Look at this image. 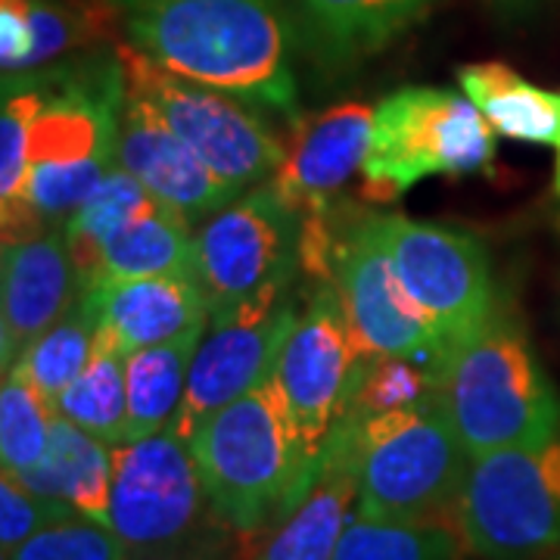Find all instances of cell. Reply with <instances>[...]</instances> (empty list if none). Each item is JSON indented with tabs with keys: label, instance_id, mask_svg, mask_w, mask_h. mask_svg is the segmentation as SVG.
Listing matches in <instances>:
<instances>
[{
	"label": "cell",
	"instance_id": "obj_17",
	"mask_svg": "<svg viewBox=\"0 0 560 560\" xmlns=\"http://www.w3.org/2000/svg\"><path fill=\"white\" fill-rule=\"evenodd\" d=\"M119 165L147 187L153 200L180 212L190 224H202L237 200V194L215 172H209L147 103L128 91L119 119Z\"/></svg>",
	"mask_w": 560,
	"mask_h": 560
},
{
	"label": "cell",
	"instance_id": "obj_13",
	"mask_svg": "<svg viewBox=\"0 0 560 560\" xmlns=\"http://www.w3.org/2000/svg\"><path fill=\"white\" fill-rule=\"evenodd\" d=\"M206 489L190 442L172 430L113 445L109 529L131 558L194 536Z\"/></svg>",
	"mask_w": 560,
	"mask_h": 560
},
{
	"label": "cell",
	"instance_id": "obj_32",
	"mask_svg": "<svg viewBox=\"0 0 560 560\" xmlns=\"http://www.w3.org/2000/svg\"><path fill=\"white\" fill-rule=\"evenodd\" d=\"M66 517H75V511H69L60 501L44 499L13 474L0 477V548H3V558L13 555L22 541L32 539L44 526L66 521Z\"/></svg>",
	"mask_w": 560,
	"mask_h": 560
},
{
	"label": "cell",
	"instance_id": "obj_20",
	"mask_svg": "<svg viewBox=\"0 0 560 560\" xmlns=\"http://www.w3.org/2000/svg\"><path fill=\"white\" fill-rule=\"evenodd\" d=\"M436 0H293L302 40L327 66H352L383 50Z\"/></svg>",
	"mask_w": 560,
	"mask_h": 560
},
{
	"label": "cell",
	"instance_id": "obj_27",
	"mask_svg": "<svg viewBox=\"0 0 560 560\" xmlns=\"http://www.w3.org/2000/svg\"><path fill=\"white\" fill-rule=\"evenodd\" d=\"M94 342H97V315L91 302L79 296V302L54 327H47L38 340L25 346V352L10 371H16L32 386H38L44 396L57 399L88 368V361L94 355Z\"/></svg>",
	"mask_w": 560,
	"mask_h": 560
},
{
	"label": "cell",
	"instance_id": "obj_26",
	"mask_svg": "<svg viewBox=\"0 0 560 560\" xmlns=\"http://www.w3.org/2000/svg\"><path fill=\"white\" fill-rule=\"evenodd\" d=\"M153 202L156 200L147 194V187L131 172H125L119 162L101 180V187L81 202L79 212L62 228L69 249H72L75 271H79L81 290L91 283V275H94V265H97L103 246L113 241L116 234H121L138 215H143Z\"/></svg>",
	"mask_w": 560,
	"mask_h": 560
},
{
	"label": "cell",
	"instance_id": "obj_33",
	"mask_svg": "<svg viewBox=\"0 0 560 560\" xmlns=\"http://www.w3.org/2000/svg\"><path fill=\"white\" fill-rule=\"evenodd\" d=\"M28 16H32L35 47L25 72H38L72 50V44L79 40V25L75 16L57 0H28Z\"/></svg>",
	"mask_w": 560,
	"mask_h": 560
},
{
	"label": "cell",
	"instance_id": "obj_22",
	"mask_svg": "<svg viewBox=\"0 0 560 560\" xmlns=\"http://www.w3.org/2000/svg\"><path fill=\"white\" fill-rule=\"evenodd\" d=\"M458 81L499 138L558 147L560 94L526 81L504 62H470L458 72Z\"/></svg>",
	"mask_w": 560,
	"mask_h": 560
},
{
	"label": "cell",
	"instance_id": "obj_4",
	"mask_svg": "<svg viewBox=\"0 0 560 560\" xmlns=\"http://www.w3.org/2000/svg\"><path fill=\"white\" fill-rule=\"evenodd\" d=\"M436 396L470 460L560 430L558 389L504 302L442 368Z\"/></svg>",
	"mask_w": 560,
	"mask_h": 560
},
{
	"label": "cell",
	"instance_id": "obj_10",
	"mask_svg": "<svg viewBox=\"0 0 560 560\" xmlns=\"http://www.w3.org/2000/svg\"><path fill=\"white\" fill-rule=\"evenodd\" d=\"M300 231V215L268 184L246 190L202 221L194 234V280L209 302V318L293 280Z\"/></svg>",
	"mask_w": 560,
	"mask_h": 560
},
{
	"label": "cell",
	"instance_id": "obj_38",
	"mask_svg": "<svg viewBox=\"0 0 560 560\" xmlns=\"http://www.w3.org/2000/svg\"><path fill=\"white\" fill-rule=\"evenodd\" d=\"M558 560H560V558H558Z\"/></svg>",
	"mask_w": 560,
	"mask_h": 560
},
{
	"label": "cell",
	"instance_id": "obj_11",
	"mask_svg": "<svg viewBox=\"0 0 560 560\" xmlns=\"http://www.w3.org/2000/svg\"><path fill=\"white\" fill-rule=\"evenodd\" d=\"M361 364L364 352L349 327L340 290L337 283H324L308 300L305 312H300L275 364V381L290 408L302 464L312 480L318 477L320 458L346 418Z\"/></svg>",
	"mask_w": 560,
	"mask_h": 560
},
{
	"label": "cell",
	"instance_id": "obj_19",
	"mask_svg": "<svg viewBox=\"0 0 560 560\" xmlns=\"http://www.w3.org/2000/svg\"><path fill=\"white\" fill-rule=\"evenodd\" d=\"M359 517V477L340 427L320 458L318 477L305 499L283 514L253 560H334L346 526Z\"/></svg>",
	"mask_w": 560,
	"mask_h": 560
},
{
	"label": "cell",
	"instance_id": "obj_37",
	"mask_svg": "<svg viewBox=\"0 0 560 560\" xmlns=\"http://www.w3.org/2000/svg\"><path fill=\"white\" fill-rule=\"evenodd\" d=\"M558 162H555V194H558V200H560V140H558Z\"/></svg>",
	"mask_w": 560,
	"mask_h": 560
},
{
	"label": "cell",
	"instance_id": "obj_36",
	"mask_svg": "<svg viewBox=\"0 0 560 560\" xmlns=\"http://www.w3.org/2000/svg\"><path fill=\"white\" fill-rule=\"evenodd\" d=\"M499 10H508V13H521V10H529V7H536L539 0H492Z\"/></svg>",
	"mask_w": 560,
	"mask_h": 560
},
{
	"label": "cell",
	"instance_id": "obj_31",
	"mask_svg": "<svg viewBox=\"0 0 560 560\" xmlns=\"http://www.w3.org/2000/svg\"><path fill=\"white\" fill-rule=\"evenodd\" d=\"M3 560H131V551L109 526L75 514L44 526Z\"/></svg>",
	"mask_w": 560,
	"mask_h": 560
},
{
	"label": "cell",
	"instance_id": "obj_24",
	"mask_svg": "<svg viewBox=\"0 0 560 560\" xmlns=\"http://www.w3.org/2000/svg\"><path fill=\"white\" fill-rule=\"evenodd\" d=\"M206 327L209 324H200L178 340L135 349L125 355L128 420H125V440L121 442L143 440V436L172 430L180 405H184L190 364L197 355V346L206 337Z\"/></svg>",
	"mask_w": 560,
	"mask_h": 560
},
{
	"label": "cell",
	"instance_id": "obj_12",
	"mask_svg": "<svg viewBox=\"0 0 560 560\" xmlns=\"http://www.w3.org/2000/svg\"><path fill=\"white\" fill-rule=\"evenodd\" d=\"M290 287L293 280L275 283L231 312L209 318V334L200 340L190 364L184 405L172 423L178 440L190 442L202 420L275 374L280 352L300 320Z\"/></svg>",
	"mask_w": 560,
	"mask_h": 560
},
{
	"label": "cell",
	"instance_id": "obj_28",
	"mask_svg": "<svg viewBox=\"0 0 560 560\" xmlns=\"http://www.w3.org/2000/svg\"><path fill=\"white\" fill-rule=\"evenodd\" d=\"M57 408L54 399L44 396L38 386L20 377L16 371L3 374L0 386V460L3 474L20 477L38 467L54 433Z\"/></svg>",
	"mask_w": 560,
	"mask_h": 560
},
{
	"label": "cell",
	"instance_id": "obj_30",
	"mask_svg": "<svg viewBox=\"0 0 560 560\" xmlns=\"http://www.w3.org/2000/svg\"><path fill=\"white\" fill-rule=\"evenodd\" d=\"M436 393V374L405 355H374L361 364L342 420H361L383 411L411 408Z\"/></svg>",
	"mask_w": 560,
	"mask_h": 560
},
{
	"label": "cell",
	"instance_id": "obj_34",
	"mask_svg": "<svg viewBox=\"0 0 560 560\" xmlns=\"http://www.w3.org/2000/svg\"><path fill=\"white\" fill-rule=\"evenodd\" d=\"M32 16L28 0H0V66L3 75H22L32 60Z\"/></svg>",
	"mask_w": 560,
	"mask_h": 560
},
{
	"label": "cell",
	"instance_id": "obj_3",
	"mask_svg": "<svg viewBox=\"0 0 560 560\" xmlns=\"http://www.w3.org/2000/svg\"><path fill=\"white\" fill-rule=\"evenodd\" d=\"M190 452L212 514L243 536L290 514L315 482L275 374L202 420Z\"/></svg>",
	"mask_w": 560,
	"mask_h": 560
},
{
	"label": "cell",
	"instance_id": "obj_6",
	"mask_svg": "<svg viewBox=\"0 0 560 560\" xmlns=\"http://www.w3.org/2000/svg\"><path fill=\"white\" fill-rule=\"evenodd\" d=\"M495 138L467 94L427 84L401 88L374 106L361 197L386 206L423 178L486 172L495 162Z\"/></svg>",
	"mask_w": 560,
	"mask_h": 560
},
{
	"label": "cell",
	"instance_id": "obj_8",
	"mask_svg": "<svg viewBox=\"0 0 560 560\" xmlns=\"http://www.w3.org/2000/svg\"><path fill=\"white\" fill-rule=\"evenodd\" d=\"M116 57L125 72V91L147 103L237 197L261 180H271L287 143L256 106L180 79L140 54L135 44H119Z\"/></svg>",
	"mask_w": 560,
	"mask_h": 560
},
{
	"label": "cell",
	"instance_id": "obj_1",
	"mask_svg": "<svg viewBox=\"0 0 560 560\" xmlns=\"http://www.w3.org/2000/svg\"><path fill=\"white\" fill-rule=\"evenodd\" d=\"M128 44L180 79L300 119L296 20L283 0H119Z\"/></svg>",
	"mask_w": 560,
	"mask_h": 560
},
{
	"label": "cell",
	"instance_id": "obj_21",
	"mask_svg": "<svg viewBox=\"0 0 560 560\" xmlns=\"http://www.w3.org/2000/svg\"><path fill=\"white\" fill-rule=\"evenodd\" d=\"M20 480L44 499L66 504L88 521L109 526V489H113V445L91 436L57 415L50 448L38 467L20 474Z\"/></svg>",
	"mask_w": 560,
	"mask_h": 560
},
{
	"label": "cell",
	"instance_id": "obj_25",
	"mask_svg": "<svg viewBox=\"0 0 560 560\" xmlns=\"http://www.w3.org/2000/svg\"><path fill=\"white\" fill-rule=\"evenodd\" d=\"M54 408L60 418L109 445L125 440L128 386H125V352L119 346L97 334L88 368L54 399Z\"/></svg>",
	"mask_w": 560,
	"mask_h": 560
},
{
	"label": "cell",
	"instance_id": "obj_15",
	"mask_svg": "<svg viewBox=\"0 0 560 560\" xmlns=\"http://www.w3.org/2000/svg\"><path fill=\"white\" fill-rule=\"evenodd\" d=\"M374 131V106L337 103L315 116L290 121L287 153L271 180H265L300 219L337 209V197L364 168Z\"/></svg>",
	"mask_w": 560,
	"mask_h": 560
},
{
	"label": "cell",
	"instance_id": "obj_7",
	"mask_svg": "<svg viewBox=\"0 0 560 560\" xmlns=\"http://www.w3.org/2000/svg\"><path fill=\"white\" fill-rule=\"evenodd\" d=\"M460 545L482 560H529L560 545V430L470 460L452 504Z\"/></svg>",
	"mask_w": 560,
	"mask_h": 560
},
{
	"label": "cell",
	"instance_id": "obj_29",
	"mask_svg": "<svg viewBox=\"0 0 560 560\" xmlns=\"http://www.w3.org/2000/svg\"><path fill=\"white\" fill-rule=\"evenodd\" d=\"M458 533L436 521L399 523L355 517L342 533L334 560H458Z\"/></svg>",
	"mask_w": 560,
	"mask_h": 560
},
{
	"label": "cell",
	"instance_id": "obj_5",
	"mask_svg": "<svg viewBox=\"0 0 560 560\" xmlns=\"http://www.w3.org/2000/svg\"><path fill=\"white\" fill-rule=\"evenodd\" d=\"M359 477V517L420 523L452 511L470 455L440 396L411 408L342 420Z\"/></svg>",
	"mask_w": 560,
	"mask_h": 560
},
{
	"label": "cell",
	"instance_id": "obj_35",
	"mask_svg": "<svg viewBox=\"0 0 560 560\" xmlns=\"http://www.w3.org/2000/svg\"><path fill=\"white\" fill-rule=\"evenodd\" d=\"M131 560H228L221 545L209 536H190V539L175 541L168 548L150 551V555H138Z\"/></svg>",
	"mask_w": 560,
	"mask_h": 560
},
{
	"label": "cell",
	"instance_id": "obj_14",
	"mask_svg": "<svg viewBox=\"0 0 560 560\" xmlns=\"http://www.w3.org/2000/svg\"><path fill=\"white\" fill-rule=\"evenodd\" d=\"M337 290L364 359L405 355L427 364L440 381L445 355L427 318L405 293L396 265L374 234L371 219L355 224L342 243Z\"/></svg>",
	"mask_w": 560,
	"mask_h": 560
},
{
	"label": "cell",
	"instance_id": "obj_16",
	"mask_svg": "<svg viewBox=\"0 0 560 560\" xmlns=\"http://www.w3.org/2000/svg\"><path fill=\"white\" fill-rule=\"evenodd\" d=\"M81 283L66 231L54 228L32 241L3 243L0 265V359L10 371L25 346L79 302Z\"/></svg>",
	"mask_w": 560,
	"mask_h": 560
},
{
	"label": "cell",
	"instance_id": "obj_2",
	"mask_svg": "<svg viewBox=\"0 0 560 560\" xmlns=\"http://www.w3.org/2000/svg\"><path fill=\"white\" fill-rule=\"evenodd\" d=\"M35 75L44 103L28 140L25 209L54 231L66 228L119 162L125 72L113 50V60L38 69Z\"/></svg>",
	"mask_w": 560,
	"mask_h": 560
},
{
	"label": "cell",
	"instance_id": "obj_18",
	"mask_svg": "<svg viewBox=\"0 0 560 560\" xmlns=\"http://www.w3.org/2000/svg\"><path fill=\"white\" fill-rule=\"evenodd\" d=\"M81 296L97 315V334L116 342L125 355L178 340L187 330L209 324V302L190 275L116 280Z\"/></svg>",
	"mask_w": 560,
	"mask_h": 560
},
{
	"label": "cell",
	"instance_id": "obj_9",
	"mask_svg": "<svg viewBox=\"0 0 560 560\" xmlns=\"http://www.w3.org/2000/svg\"><path fill=\"white\" fill-rule=\"evenodd\" d=\"M371 224L448 364L501 302L482 243L458 228L405 215H371Z\"/></svg>",
	"mask_w": 560,
	"mask_h": 560
},
{
	"label": "cell",
	"instance_id": "obj_23",
	"mask_svg": "<svg viewBox=\"0 0 560 560\" xmlns=\"http://www.w3.org/2000/svg\"><path fill=\"white\" fill-rule=\"evenodd\" d=\"M194 234L197 231L190 221L156 200L103 246L91 283L81 293L116 280L175 278V275L194 278Z\"/></svg>",
	"mask_w": 560,
	"mask_h": 560
}]
</instances>
